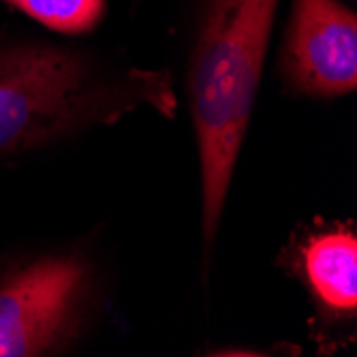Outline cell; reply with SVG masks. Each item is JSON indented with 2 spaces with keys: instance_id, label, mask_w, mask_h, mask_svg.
Listing matches in <instances>:
<instances>
[{
  "instance_id": "1",
  "label": "cell",
  "mask_w": 357,
  "mask_h": 357,
  "mask_svg": "<svg viewBox=\"0 0 357 357\" xmlns=\"http://www.w3.org/2000/svg\"><path fill=\"white\" fill-rule=\"evenodd\" d=\"M139 107L176 116L167 69L109 71L79 50L0 45V156L112 124Z\"/></svg>"
},
{
  "instance_id": "2",
  "label": "cell",
  "mask_w": 357,
  "mask_h": 357,
  "mask_svg": "<svg viewBox=\"0 0 357 357\" xmlns=\"http://www.w3.org/2000/svg\"><path fill=\"white\" fill-rule=\"evenodd\" d=\"M278 0H204L186 94L199 150L202 229L210 252L248 131Z\"/></svg>"
},
{
  "instance_id": "3",
  "label": "cell",
  "mask_w": 357,
  "mask_h": 357,
  "mask_svg": "<svg viewBox=\"0 0 357 357\" xmlns=\"http://www.w3.org/2000/svg\"><path fill=\"white\" fill-rule=\"evenodd\" d=\"M92 270L79 255H47L0 280V357L67 349L82 332Z\"/></svg>"
},
{
  "instance_id": "4",
  "label": "cell",
  "mask_w": 357,
  "mask_h": 357,
  "mask_svg": "<svg viewBox=\"0 0 357 357\" xmlns=\"http://www.w3.org/2000/svg\"><path fill=\"white\" fill-rule=\"evenodd\" d=\"M280 73L287 88L336 99L357 88V15L340 0H296L287 24Z\"/></svg>"
},
{
  "instance_id": "5",
  "label": "cell",
  "mask_w": 357,
  "mask_h": 357,
  "mask_svg": "<svg viewBox=\"0 0 357 357\" xmlns=\"http://www.w3.org/2000/svg\"><path fill=\"white\" fill-rule=\"evenodd\" d=\"M289 268L306 287L328 330L357 319V234L351 225H328L306 234L289 252Z\"/></svg>"
},
{
  "instance_id": "6",
  "label": "cell",
  "mask_w": 357,
  "mask_h": 357,
  "mask_svg": "<svg viewBox=\"0 0 357 357\" xmlns=\"http://www.w3.org/2000/svg\"><path fill=\"white\" fill-rule=\"evenodd\" d=\"M62 35H86L105 17L107 0H5Z\"/></svg>"
}]
</instances>
